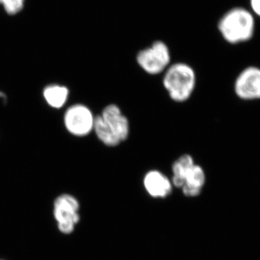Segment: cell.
<instances>
[{
	"label": "cell",
	"instance_id": "6da1fadb",
	"mask_svg": "<svg viewBox=\"0 0 260 260\" xmlns=\"http://www.w3.org/2000/svg\"><path fill=\"white\" fill-rule=\"evenodd\" d=\"M219 37L229 44L247 42L254 32V19L249 10L241 7L229 8L217 22Z\"/></svg>",
	"mask_w": 260,
	"mask_h": 260
},
{
	"label": "cell",
	"instance_id": "7a4b0ae2",
	"mask_svg": "<svg viewBox=\"0 0 260 260\" xmlns=\"http://www.w3.org/2000/svg\"><path fill=\"white\" fill-rule=\"evenodd\" d=\"M162 86L169 98L176 103H184L191 99L197 85L194 68L185 61H174L164 73Z\"/></svg>",
	"mask_w": 260,
	"mask_h": 260
},
{
	"label": "cell",
	"instance_id": "3957f363",
	"mask_svg": "<svg viewBox=\"0 0 260 260\" xmlns=\"http://www.w3.org/2000/svg\"><path fill=\"white\" fill-rule=\"evenodd\" d=\"M135 60L137 65L146 74H164L173 62L172 52L167 43L156 39L137 51Z\"/></svg>",
	"mask_w": 260,
	"mask_h": 260
},
{
	"label": "cell",
	"instance_id": "277c9868",
	"mask_svg": "<svg viewBox=\"0 0 260 260\" xmlns=\"http://www.w3.org/2000/svg\"><path fill=\"white\" fill-rule=\"evenodd\" d=\"M80 204L75 197L70 194H61L54 203V217L58 229L63 234H72L79 223Z\"/></svg>",
	"mask_w": 260,
	"mask_h": 260
},
{
	"label": "cell",
	"instance_id": "5b68a950",
	"mask_svg": "<svg viewBox=\"0 0 260 260\" xmlns=\"http://www.w3.org/2000/svg\"><path fill=\"white\" fill-rule=\"evenodd\" d=\"M95 116L90 108L82 104L71 106L65 112V127L74 136L85 137L93 133Z\"/></svg>",
	"mask_w": 260,
	"mask_h": 260
},
{
	"label": "cell",
	"instance_id": "8992f818",
	"mask_svg": "<svg viewBox=\"0 0 260 260\" xmlns=\"http://www.w3.org/2000/svg\"><path fill=\"white\" fill-rule=\"evenodd\" d=\"M234 89L240 99H260V69L251 67L243 70L236 80Z\"/></svg>",
	"mask_w": 260,
	"mask_h": 260
},
{
	"label": "cell",
	"instance_id": "52a82bcc",
	"mask_svg": "<svg viewBox=\"0 0 260 260\" xmlns=\"http://www.w3.org/2000/svg\"><path fill=\"white\" fill-rule=\"evenodd\" d=\"M100 116L121 143L128 139L130 134L129 121L119 106L109 104L103 109Z\"/></svg>",
	"mask_w": 260,
	"mask_h": 260
},
{
	"label": "cell",
	"instance_id": "ba28073f",
	"mask_svg": "<svg viewBox=\"0 0 260 260\" xmlns=\"http://www.w3.org/2000/svg\"><path fill=\"white\" fill-rule=\"evenodd\" d=\"M143 185L148 194L154 198H167L174 186L172 180L157 169H151L145 174Z\"/></svg>",
	"mask_w": 260,
	"mask_h": 260
},
{
	"label": "cell",
	"instance_id": "9c48e42d",
	"mask_svg": "<svg viewBox=\"0 0 260 260\" xmlns=\"http://www.w3.org/2000/svg\"><path fill=\"white\" fill-rule=\"evenodd\" d=\"M206 181V175L203 167L196 162L189 169L181 188L183 194L189 198L199 196Z\"/></svg>",
	"mask_w": 260,
	"mask_h": 260
},
{
	"label": "cell",
	"instance_id": "30bf717a",
	"mask_svg": "<svg viewBox=\"0 0 260 260\" xmlns=\"http://www.w3.org/2000/svg\"><path fill=\"white\" fill-rule=\"evenodd\" d=\"M195 164L194 159L190 154H183L174 160L172 167L173 186L177 188L182 187L184 178L189 169Z\"/></svg>",
	"mask_w": 260,
	"mask_h": 260
},
{
	"label": "cell",
	"instance_id": "8fae6325",
	"mask_svg": "<svg viewBox=\"0 0 260 260\" xmlns=\"http://www.w3.org/2000/svg\"><path fill=\"white\" fill-rule=\"evenodd\" d=\"M69 93V89L66 86L57 84L48 85L43 91L48 105L56 109H61L66 104Z\"/></svg>",
	"mask_w": 260,
	"mask_h": 260
},
{
	"label": "cell",
	"instance_id": "7c38bea8",
	"mask_svg": "<svg viewBox=\"0 0 260 260\" xmlns=\"http://www.w3.org/2000/svg\"><path fill=\"white\" fill-rule=\"evenodd\" d=\"M93 133H95V136L101 143L109 148H114L121 143L120 140L118 139L117 137L113 133L107 123L102 119L100 114L95 116Z\"/></svg>",
	"mask_w": 260,
	"mask_h": 260
},
{
	"label": "cell",
	"instance_id": "4fadbf2b",
	"mask_svg": "<svg viewBox=\"0 0 260 260\" xmlns=\"http://www.w3.org/2000/svg\"><path fill=\"white\" fill-rule=\"evenodd\" d=\"M25 0H0L7 13L15 15L23 9Z\"/></svg>",
	"mask_w": 260,
	"mask_h": 260
},
{
	"label": "cell",
	"instance_id": "5bb4252c",
	"mask_svg": "<svg viewBox=\"0 0 260 260\" xmlns=\"http://www.w3.org/2000/svg\"><path fill=\"white\" fill-rule=\"evenodd\" d=\"M250 3L252 11L260 17V0H250Z\"/></svg>",
	"mask_w": 260,
	"mask_h": 260
},
{
	"label": "cell",
	"instance_id": "9a60e30c",
	"mask_svg": "<svg viewBox=\"0 0 260 260\" xmlns=\"http://www.w3.org/2000/svg\"><path fill=\"white\" fill-rule=\"evenodd\" d=\"M6 97L5 93H3V92L0 91V99H4Z\"/></svg>",
	"mask_w": 260,
	"mask_h": 260
}]
</instances>
